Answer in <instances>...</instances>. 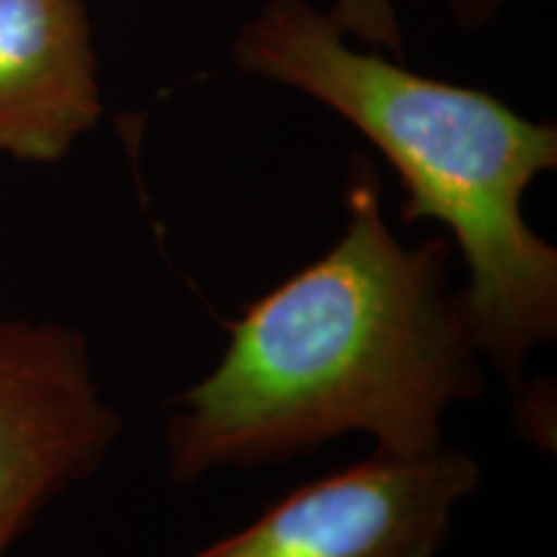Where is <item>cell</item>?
I'll return each instance as SVG.
<instances>
[{
  "mask_svg": "<svg viewBox=\"0 0 557 557\" xmlns=\"http://www.w3.org/2000/svg\"><path fill=\"white\" fill-rule=\"evenodd\" d=\"M449 256L447 238H395L377 171L354 158L338 240L250 302L212 372L171 400L173 483L287 462L348 434L400 457L444 449V418L483 393Z\"/></svg>",
  "mask_w": 557,
  "mask_h": 557,
  "instance_id": "1",
  "label": "cell"
},
{
  "mask_svg": "<svg viewBox=\"0 0 557 557\" xmlns=\"http://www.w3.org/2000/svg\"><path fill=\"white\" fill-rule=\"evenodd\" d=\"M233 62L323 103L385 156L406 189L400 220L442 222L462 253L480 357L519 382L557 336V250L524 214L534 181L557 169L555 124L357 50L310 0H267L235 34Z\"/></svg>",
  "mask_w": 557,
  "mask_h": 557,
  "instance_id": "2",
  "label": "cell"
},
{
  "mask_svg": "<svg viewBox=\"0 0 557 557\" xmlns=\"http://www.w3.org/2000/svg\"><path fill=\"white\" fill-rule=\"evenodd\" d=\"M122 426L78 329L0 318V557L70 487L96 475Z\"/></svg>",
  "mask_w": 557,
  "mask_h": 557,
  "instance_id": "3",
  "label": "cell"
},
{
  "mask_svg": "<svg viewBox=\"0 0 557 557\" xmlns=\"http://www.w3.org/2000/svg\"><path fill=\"white\" fill-rule=\"evenodd\" d=\"M483 470L470 455L377 451L278 498L191 557H436Z\"/></svg>",
  "mask_w": 557,
  "mask_h": 557,
  "instance_id": "4",
  "label": "cell"
},
{
  "mask_svg": "<svg viewBox=\"0 0 557 557\" xmlns=\"http://www.w3.org/2000/svg\"><path fill=\"white\" fill-rule=\"evenodd\" d=\"M101 116L86 3L0 0V152L18 163H60Z\"/></svg>",
  "mask_w": 557,
  "mask_h": 557,
  "instance_id": "5",
  "label": "cell"
},
{
  "mask_svg": "<svg viewBox=\"0 0 557 557\" xmlns=\"http://www.w3.org/2000/svg\"><path fill=\"white\" fill-rule=\"evenodd\" d=\"M329 16L346 37L364 41L369 50L393 54L395 60L406 52L393 0H333Z\"/></svg>",
  "mask_w": 557,
  "mask_h": 557,
  "instance_id": "6",
  "label": "cell"
},
{
  "mask_svg": "<svg viewBox=\"0 0 557 557\" xmlns=\"http://www.w3.org/2000/svg\"><path fill=\"white\" fill-rule=\"evenodd\" d=\"M506 0H451V13L462 29H483L498 16Z\"/></svg>",
  "mask_w": 557,
  "mask_h": 557,
  "instance_id": "7",
  "label": "cell"
}]
</instances>
